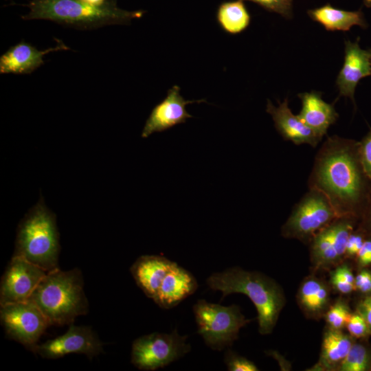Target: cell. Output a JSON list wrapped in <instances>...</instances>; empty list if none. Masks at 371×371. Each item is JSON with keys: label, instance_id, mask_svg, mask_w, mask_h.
<instances>
[{"label": "cell", "instance_id": "1", "mask_svg": "<svg viewBox=\"0 0 371 371\" xmlns=\"http://www.w3.org/2000/svg\"><path fill=\"white\" fill-rule=\"evenodd\" d=\"M348 146L340 138L328 139L318 155L312 175V188L327 196L339 217L347 216L362 191L357 161Z\"/></svg>", "mask_w": 371, "mask_h": 371}, {"label": "cell", "instance_id": "2", "mask_svg": "<svg viewBox=\"0 0 371 371\" xmlns=\"http://www.w3.org/2000/svg\"><path fill=\"white\" fill-rule=\"evenodd\" d=\"M206 282L212 290L222 292L221 300L231 293L247 295L257 310L259 333H272L285 303L282 290L273 280L260 272L234 267L212 273Z\"/></svg>", "mask_w": 371, "mask_h": 371}, {"label": "cell", "instance_id": "3", "mask_svg": "<svg viewBox=\"0 0 371 371\" xmlns=\"http://www.w3.org/2000/svg\"><path fill=\"white\" fill-rule=\"evenodd\" d=\"M24 20L45 19L80 29H94L109 25H128L139 19L144 10L128 11L117 6L116 0H106L99 6L81 0H32Z\"/></svg>", "mask_w": 371, "mask_h": 371}, {"label": "cell", "instance_id": "4", "mask_svg": "<svg viewBox=\"0 0 371 371\" xmlns=\"http://www.w3.org/2000/svg\"><path fill=\"white\" fill-rule=\"evenodd\" d=\"M83 285L79 269L58 268L47 273L28 300L39 308L50 325L71 324L89 310Z\"/></svg>", "mask_w": 371, "mask_h": 371}, {"label": "cell", "instance_id": "5", "mask_svg": "<svg viewBox=\"0 0 371 371\" xmlns=\"http://www.w3.org/2000/svg\"><path fill=\"white\" fill-rule=\"evenodd\" d=\"M59 251L55 215L41 199L19 225L13 256L23 257L49 272L59 268Z\"/></svg>", "mask_w": 371, "mask_h": 371}, {"label": "cell", "instance_id": "6", "mask_svg": "<svg viewBox=\"0 0 371 371\" xmlns=\"http://www.w3.org/2000/svg\"><path fill=\"white\" fill-rule=\"evenodd\" d=\"M199 333L205 344L215 350L229 348L238 338L240 329L251 322L240 312V308L199 300L193 306Z\"/></svg>", "mask_w": 371, "mask_h": 371}, {"label": "cell", "instance_id": "7", "mask_svg": "<svg viewBox=\"0 0 371 371\" xmlns=\"http://www.w3.org/2000/svg\"><path fill=\"white\" fill-rule=\"evenodd\" d=\"M187 338L176 329L169 334L155 332L139 337L132 345L131 363L141 370L164 368L190 352Z\"/></svg>", "mask_w": 371, "mask_h": 371}, {"label": "cell", "instance_id": "8", "mask_svg": "<svg viewBox=\"0 0 371 371\" xmlns=\"http://www.w3.org/2000/svg\"><path fill=\"white\" fill-rule=\"evenodd\" d=\"M339 217L327 196L321 191L311 188L293 210L283 232L289 237L307 238Z\"/></svg>", "mask_w": 371, "mask_h": 371}, {"label": "cell", "instance_id": "9", "mask_svg": "<svg viewBox=\"0 0 371 371\" xmlns=\"http://www.w3.org/2000/svg\"><path fill=\"white\" fill-rule=\"evenodd\" d=\"M1 324L8 338L14 339L34 352L39 338L49 323L32 302L1 305Z\"/></svg>", "mask_w": 371, "mask_h": 371}, {"label": "cell", "instance_id": "10", "mask_svg": "<svg viewBox=\"0 0 371 371\" xmlns=\"http://www.w3.org/2000/svg\"><path fill=\"white\" fill-rule=\"evenodd\" d=\"M47 273L25 258L13 256L2 276L0 305L27 301Z\"/></svg>", "mask_w": 371, "mask_h": 371}, {"label": "cell", "instance_id": "11", "mask_svg": "<svg viewBox=\"0 0 371 371\" xmlns=\"http://www.w3.org/2000/svg\"><path fill=\"white\" fill-rule=\"evenodd\" d=\"M102 351L103 344L90 326L71 324L65 334L38 344L34 352L46 359H58L71 353L84 354L91 359Z\"/></svg>", "mask_w": 371, "mask_h": 371}, {"label": "cell", "instance_id": "12", "mask_svg": "<svg viewBox=\"0 0 371 371\" xmlns=\"http://www.w3.org/2000/svg\"><path fill=\"white\" fill-rule=\"evenodd\" d=\"M352 229V223L347 216H342L319 231L311 245L314 265L323 267L340 261L346 255V243Z\"/></svg>", "mask_w": 371, "mask_h": 371}, {"label": "cell", "instance_id": "13", "mask_svg": "<svg viewBox=\"0 0 371 371\" xmlns=\"http://www.w3.org/2000/svg\"><path fill=\"white\" fill-rule=\"evenodd\" d=\"M205 100H186L180 94V87L174 85L167 92L164 100L152 110L144 126L142 137L146 138L156 132H162L177 124L185 123L192 116L186 111V106Z\"/></svg>", "mask_w": 371, "mask_h": 371}, {"label": "cell", "instance_id": "14", "mask_svg": "<svg viewBox=\"0 0 371 371\" xmlns=\"http://www.w3.org/2000/svg\"><path fill=\"white\" fill-rule=\"evenodd\" d=\"M371 75V49L364 50L355 42L345 41L344 61L336 80L339 95L354 102L355 88L363 78Z\"/></svg>", "mask_w": 371, "mask_h": 371}, {"label": "cell", "instance_id": "15", "mask_svg": "<svg viewBox=\"0 0 371 371\" xmlns=\"http://www.w3.org/2000/svg\"><path fill=\"white\" fill-rule=\"evenodd\" d=\"M69 48L61 41L55 47L38 50L31 44L21 41L10 47L0 57V73L28 74L43 65V56L55 51Z\"/></svg>", "mask_w": 371, "mask_h": 371}, {"label": "cell", "instance_id": "16", "mask_svg": "<svg viewBox=\"0 0 371 371\" xmlns=\"http://www.w3.org/2000/svg\"><path fill=\"white\" fill-rule=\"evenodd\" d=\"M267 112L271 115L276 128L286 140L297 145L307 144L315 146L322 139L291 112L287 98L278 106L268 100Z\"/></svg>", "mask_w": 371, "mask_h": 371}, {"label": "cell", "instance_id": "17", "mask_svg": "<svg viewBox=\"0 0 371 371\" xmlns=\"http://www.w3.org/2000/svg\"><path fill=\"white\" fill-rule=\"evenodd\" d=\"M197 288L194 276L175 262L164 278L153 301L161 308L170 309L192 295Z\"/></svg>", "mask_w": 371, "mask_h": 371}, {"label": "cell", "instance_id": "18", "mask_svg": "<svg viewBox=\"0 0 371 371\" xmlns=\"http://www.w3.org/2000/svg\"><path fill=\"white\" fill-rule=\"evenodd\" d=\"M175 262L157 255L139 257L130 268L137 285L145 295L154 299L164 278Z\"/></svg>", "mask_w": 371, "mask_h": 371}, {"label": "cell", "instance_id": "19", "mask_svg": "<svg viewBox=\"0 0 371 371\" xmlns=\"http://www.w3.org/2000/svg\"><path fill=\"white\" fill-rule=\"evenodd\" d=\"M298 97L302 109L297 115L322 138L338 117L333 105L324 101L322 93L316 91L299 93Z\"/></svg>", "mask_w": 371, "mask_h": 371}, {"label": "cell", "instance_id": "20", "mask_svg": "<svg viewBox=\"0 0 371 371\" xmlns=\"http://www.w3.org/2000/svg\"><path fill=\"white\" fill-rule=\"evenodd\" d=\"M352 337L342 330L328 328L323 337L319 359L313 370H338L354 344Z\"/></svg>", "mask_w": 371, "mask_h": 371}, {"label": "cell", "instance_id": "21", "mask_svg": "<svg viewBox=\"0 0 371 371\" xmlns=\"http://www.w3.org/2000/svg\"><path fill=\"white\" fill-rule=\"evenodd\" d=\"M309 17L328 31H344L358 25L366 28L368 24L361 10L347 11L333 7L330 3L307 11Z\"/></svg>", "mask_w": 371, "mask_h": 371}, {"label": "cell", "instance_id": "22", "mask_svg": "<svg viewBox=\"0 0 371 371\" xmlns=\"http://www.w3.org/2000/svg\"><path fill=\"white\" fill-rule=\"evenodd\" d=\"M330 291L322 280L311 276L301 284L297 301L302 309L310 316H318L328 308Z\"/></svg>", "mask_w": 371, "mask_h": 371}, {"label": "cell", "instance_id": "23", "mask_svg": "<svg viewBox=\"0 0 371 371\" xmlns=\"http://www.w3.org/2000/svg\"><path fill=\"white\" fill-rule=\"evenodd\" d=\"M216 20L221 29L230 34H238L249 25L251 16L242 0L223 2L216 12Z\"/></svg>", "mask_w": 371, "mask_h": 371}, {"label": "cell", "instance_id": "24", "mask_svg": "<svg viewBox=\"0 0 371 371\" xmlns=\"http://www.w3.org/2000/svg\"><path fill=\"white\" fill-rule=\"evenodd\" d=\"M370 357L367 348L360 344H353L341 363L340 371H364L369 367Z\"/></svg>", "mask_w": 371, "mask_h": 371}, {"label": "cell", "instance_id": "25", "mask_svg": "<svg viewBox=\"0 0 371 371\" xmlns=\"http://www.w3.org/2000/svg\"><path fill=\"white\" fill-rule=\"evenodd\" d=\"M351 315L347 304L339 300L328 306L325 313V319L329 328L342 330L346 326Z\"/></svg>", "mask_w": 371, "mask_h": 371}, {"label": "cell", "instance_id": "26", "mask_svg": "<svg viewBox=\"0 0 371 371\" xmlns=\"http://www.w3.org/2000/svg\"><path fill=\"white\" fill-rule=\"evenodd\" d=\"M254 2L264 9L290 19L293 16V0H242Z\"/></svg>", "mask_w": 371, "mask_h": 371}, {"label": "cell", "instance_id": "27", "mask_svg": "<svg viewBox=\"0 0 371 371\" xmlns=\"http://www.w3.org/2000/svg\"><path fill=\"white\" fill-rule=\"evenodd\" d=\"M224 362L229 371H258L256 364L229 349L224 354Z\"/></svg>", "mask_w": 371, "mask_h": 371}, {"label": "cell", "instance_id": "28", "mask_svg": "<svg viewBox=\"0 0 371 371\" xmlns=\"http://www.w3.org/2000/svg\"><path fill=\"white\" fill-rule=\"evenodd\" d=\"M352 337L361 338L371 335L368 325L363 317L357 311L352 315L346 326Z\"/></svg>", "mask_w": 371, "mask_h": 371}, {"label": "cell", "instance_id": "29", "mask_svg": "<svg viewBox=\"0 0 371 371\" xmlns=\"http://www.w3.org/2000/svg\"><path fill=\"white\" fill-rule=\"evenodd\" d=\"M359 157L363 170L371 177V131L364 138L359 150Z\"/></svg>", "mask_w": 371, "mask_h": 371}, {"label": "cell", "instance_id": "30", "mask_svg": "<svg viewBox=\"0 0 371 371\" xmlns=\"http://www.w3.org/2000/svg\"><path fill=\"white\" fill-rule=\"evenodd\" d=\"M330 283L337 292L342 294H349L355 290L354 284H350L335 271L330 275Z\"/></svg>", "mask_w": 371, "mask_h": 371}, {"label": "cell", "instance_id": "31", "mask_svg": "<svg viewBox=\"0 0 371 371\" xmlns=\"http://www.w3.org/2000/svg\"><path fill=\"white\" fill-rule=\"evenodd\" d=\"M355 290L366 294H371V273L367 270L361 271L355 278Z\"/></svg>", "mask_w": 371, "mask_h": 371}, {"label": "cell", "instance_id": "32", "mask_svg": "<svg viewBox=\"0 0 371 371\" xmlns=\"http://www.w3.org/2000/svg\"><path fill=\"white\" fill-rule=\"evenodd\" d=\"M363 242L361 236L351 233L347 240L346 255L350 257L357 256Z\"/></svg>", "mask_w": 371, "mask_h": 371}, {"label": "cell", "instance_id": "33", "mask_svg": "<svg viewBox=\"0 0 371 371\" xmlns=\"http://www.w3.org/2000/svg\"><path fill=\"white\" fill-rule=\"evenodd\" d=\"M360 266L366 267L371 264V240H366L357 254Z\"/></svg>", "mask_w": 371, "mask_h": 371}, {"label": "cell", "instance_id": "34", "mask_svg": "<svg viewBox=\"0 0 371 371\" xmlns=\"http://www.w3.org/2000/svg\"><path fill=\"white\" fill-rule=\"evenodd\" d=\"M357 311L359 313L366 321L371 333V294L360 302Z\"/></svg>", "mask_w": 371, "mask_h": 371}, {"label": "cell", "instance_id": "35", "mask_svg": "<svg viewBox=\"0 0 371 371\" xmlns=\"http://www.w3.org/2000/svg\"><path fill=\"white\" fill-rule=\"evenodd\" d=\"M82 1L94 6L103 5L106 0H81Z\"/></svg>", "mask_w": 371, "mask_h": 371}, {"label": "cell", "instance_id": "36", "mask_svg": "<svg viewBox=\"0 0 371 371\" xmlns=\"http://www.w3.org/2000/svg\"><path fill=\"white\" fill-rule=\"evenodd\" d=\"M363 3L367 7H371V0H363Z\"/></svg>", "mask_w": 371, "mask_h": 371}, {"label": "cell", "instance_id": "37", "mask_svg": "<svg viewBox=\"0 0 371 371\" xmlns=\"http://www.w3.org/2000/svg\"><path fill=\"white\" fill-rule=\"evenodd\" d=\"M370 370H371V368H370Z\"/></svg>", "mask_w": 371, "mask_h": 371}]
</instances>
